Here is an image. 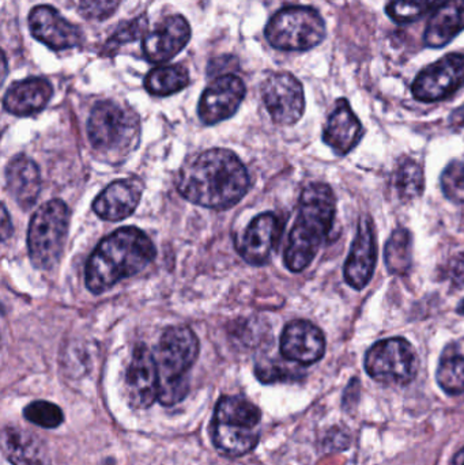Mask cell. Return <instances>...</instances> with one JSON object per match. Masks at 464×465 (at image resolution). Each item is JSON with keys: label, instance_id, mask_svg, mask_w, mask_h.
<instances>
[{"label": "cell", "instance_id": "obj_1", "mask_svg": "<svg viewBox=\"0 0 464 465\" xmlns=\"http://www.w3.org/2000/svg\"><path fill=\"white\" fill-rule=\"evenodd\" d=\"M177 191L191 203L226 210L250 190L247 168L231 150L212 149L188 158L177 174Z\"/></svg>", "mask_w": 464, "mask_h": 465}, {"label": "cell", "instance_id": "obj_2", "mask_svg": "<svg viewBox=\"0 0 464 465\" xmlns=\"http://www.w3.org/2000/svg\"><path fill=\"white\" fill-rule=\"evenodd\" d=\"M154 243L146 232L125 226L104 238L86 264V286L103 294L123 279L136 275L155 259Z\"/></svg>", "mask_w": 464, "mask_h": 465}, {"label": "cell", "instance_id": "obj_3", "mask_svg": "<svg viewBox=\"0 0 464 465\" xmlns=\"http://www.w3.org/2000/svg\"><path fill=\"white\" fill-rule=\"evenodd\" d=\"M335 210L337 201L329 185L313 183L302 191L285 251V264L291 272H301L313 262L334 225Z\"/></svg>", "mask_w": 464, "mask_h": 465}, {"label": "cell", "instance_id": "obj_4", "mask_svg": "<svg viewBox=\"0 0 464 465\" xmlns=\"http://www.w3.org/2000/svg\"><path fill=\"white\" fill-rule=\"evenodd\" d=\"M94 152L111 163H122L141 141V122L133 109L114 101L95 104L87 122Z\"/></svg>", "mask_w": 464, "mask_h": 465}, {"label": "cell", "instance_id": "obj_5", "mask_svg": "<svg viewBox=\"0 0 464 465\" xmlns=\"http://www.w3.org/2000/svg\"><path fill=\"white\" fill-rule=\"evenodd\" d=\"M198 354V338L190 328L171 327L163 333L154 357L160 376L158 401L163 406H173L187 396L188 371Z\"/></svg>", "mask_w": 464, "mask_h": 465}, {"label": "cell", "instance_id": "obj_6", "mask_svg": "<svg viewBox=\"0 0 464 465\" xmlns=\"http://www.w3.org/2000/svg\"><path fill=\"white\" fill-rule=\"evenodd\" d=\"M262 412L242 396H223L212 418V437L223 455L244 456L259 442Z\"/></svg>", "mask_w": 464, "mask_h": 465}, {"label": "cell", "instance_id": "obj_7", "mask_svg": "<svg viewBox=\"0 0 464 465\" xmlns=\"http://www.w3.org/2000/svg\"><path fill=\"white\" fill-rule=\"evenodd\" d=\"M70 212L67 204L54 199L43 204L30 221L27 246L30 260L38 270H51L62 259L67 240Z\"/></svg>", "mask_w": 464, "mask_h": 465}, {"label": "cell", "instance_id": "obj_8", "mask_svg": "<svg viewBox=\"0 0 464 465\" xmlns=\"http://www.w3.org/2000/svg\"><path fill=\"white\" fill-rule=\"evenodd\" d=\"M326 37V24L311 7H286L278 11L266 26V38L280 51L302 52L318 46Z\"/></svg>", "mask_w": 464, "mask_h": 465}, {"label": "cell", "instance_id": "obj_9", "mask_svg": "<svg viewBox=\"0 0 464 465\" xmlns=\"http://www.w3.org/2000/svg\"><path fill=\"white\" fill-rule=\"evenodd\" d=\"M416 350L403 338L378 341L365 355V371L376 381L408 385L419 371Z\"/></svg>", "mask_w": 464, "mask_h": 465}, {"label": "cell", "instance_id": "obj_10", "mask_svg": "<svg viewBox=\"0 0 464 465\" xmlns=\"http://www.w3.org/2000/svg\"><path fill=\"white\" fill-rule=\"evenodd\" d=\"M464 84V52L447 54L424 68L411 86L414 98L421 103L446 100Z\"/></svg>", "mask_w": 464, "mask_h": 465}, {"label": "cell", "instance_id": "obj_11", "mask_svg": "<svg viewBox=\"0 0 464 465\" xmlns=\"http://www.w3.org/2000/svg\"><path fill=\"white\" fill-rule=\"evenodd\" d=\"M264 105L277 124L293 125L305 109L304 89L291 74H272L262 86Z\"/></svg>", "mask_w": 464, "mask_h": 465}, {"label": "cell", "instance_id": "obj_12", "mask_svg": "<svg viewBox=\"0 0 464 465\" xmlns=\"http://www.w3.org/2000/svg\"><path fill=\"white\" fill-rule=\"evenodd\" d=\"M245 97V84L236 75L215 79L199 101V119L206 125H214L236 114Z\"/></svg>", "mask_w": 464, "mask_h": 465}, {"label": "cell", "instance_id": "obj_13", "mask_svg": "<svg viewBox=\"0 0 464 465\" xmlns=\"http://www.w3.org/2000/svg\"><path fill=\"white\" fill-rule=\"evenodd\" d=\"M29 29L33 37L54 51H64L82 43L81 29L60 15L56 8L37 5L29 15Z\"/></svg>", "mask_w": 464, "mask_h": 465}, {"label": "cell", "instance_id": "obj_14", "mask_svg": "<svg viewBox=\"0 0 464 465\" xmlns=\"http://www.w3.org/2000/svg\"><path fill=\"white\" fill-rule=\"evenodd\" d=\"M281 354L299 365H312L323 358L326 339L312 322L296 320L289 322L281 335Z\"/></svg>", "mask_w": 464, "mask_h": 465}, {"label": "cell", "instance_id": "obj_15", "mask_svg": "<svg viewBox=\"0 0 464 465\" xmlns=\"http://www.w3.org/2000/svg\"><path fill=\"white\" fill-rule=\"evenodd\" d=\"M282 232V223L272 213H264L251 221L244 234L240 238V256L252 265H263L269 262L277 249Z\"/></svg>", "mask_w": 464, "mask_h": 465}, {"label": "cell", "instance_id": "obj_16", "mask_svg": "<svg viewBox=\"0 0 464 465\" xmlns=\"http://www.w3.org/2000/svg\"><path fill=\"white\" fill-rule=\"evenodd\" d=\"M125 382L131 403L138 409H149L157 401L160 393L157 362L144 344H138L133 350Z\"/></svg>", "mask_w": 464, "mask_h": 465}, {"label": "cell", "instance_id": "obj_17", "mask_svg": "<svg viewBox=\"0 0 464 465\" xmlns=\"http://www.w3.org/2000/svg\"><path fill=\"white\" fill-rule=\"evenodd\" d=\"M376 260H378V246H376L375 226L370 217H364L360 223L359 232L345 262L343 276L346 283L356 290L364 289L375 272Z\"/></svg>", "mask_w": 464, "mask_h": 465}, {"label": "cell", "instance_id": "obj_18", "mask_svg": "<svg viewBox=\"0 0 464 465\" xmlns=\"http://www.w3.org/2000/svg\"><path fill=\"white\" fill-rule=\"evenodd\" d=\"M191 38V27L182 15H169L143 37V54L149 62L160 64L183 51Z\"/></svg>", "mask_w": 464, "mask_h": 465}, {"label": "cell", "instance_id": "obj_19", "mask_svg": "<svg viewBox=\"0 0 464 465\" xmlns=\"http://www.w3.org/2000/svg\"><path fill=\"white\" fill-rule=\"evenodd\" d=\"M143 185L138 179L112 183L93 203L95 214L104 221L119 223L133 214L141 202Z\"/></svg>", "mask_w": 464, "mask_h": 465}, {"label": "cell", "instance_id": "obj_20", "mask_svg": "<svg viewBox=\"0 0 464 465\" xmlns=\"http://www.w3.org/2000/svg\"><path fill=\"white\" fill-rule=\"evenodd\" d=\"M364 128L359 117L351 111L350 104L345 98H341L335 104L334 111L327 120L324 128V143L331 147L337 155L349 154L361 141Z\"/></svg>", "mask_w": 464, "mask_h": 465}, {"label": "cell", "instance_id": "obj_21", "mask_svg": "<svg viewBox=\"0 0 464 465\" xmlns=\"http://www.w3.org/2000/svg\"><path fill=\"white\" fill-rule=\"evenodd\" d=\"M54 94V87L44 78L15 82L5 93L3 105L14 116L26 117L43 111Z\"/></svg>", "mask_w": 464, "mask_h": 465}, {"label": "cell", "instance_id": "obj_22", "mask_svg": "<svg viewBox=\"0 0 464 465\" xmlns=\"http://www.w3.org/2000/svg\"><path fill=\"white\" fill-rule=\"evenodd\" d=\"M5 184L14 201L29 210L37 201L41 191L40 169L26 155H16L5 168Z\"/></svg>", "mask_w": 464, "mask_h": 465}, {"label": "cell", "instance_id": "obj_23", "mask_svg": "<svg viewBox=\"0 0 464 465\" xmlns=\"http://www.w3.org/2000/svg\"><path fill=\"white\" fill-rule=\"evenodd\" d=\"M3 452L13 465H51L48 448L35 433L8 426L3 431Z\"/></svg>", "mask_w": 464, "mask_h": 465}, {"label": "cell", "instance_id": "obj_24", "mask_svg": "<svg viewBox=\"0 0 464 465\" xmlns=\"http://www.w3.org/2000/svg\"><path fill=\"white\" fill-rule=\"evenodd\" d=\"M464 30V0H446L433 13L425 30L424 43L441 48Z\"/></svg>", "mask_w": 464, "mask_h": 465}, {"label": "cell", "instance_id": "obj_25", "mask_svg": "<svg viewBox=\"0 0 464 465\" xmlns=\"http://www.w3.org/2000/svg\"><path fill=\"white\" fill-rule=\"evenodd\" d=\"M190 84V74L183 64L160 65L147 74L144 87L152 95L166 97L179 93Z\"/></svg>", "mask_w": 464, "mask_h": 465}, {"label": "cell", "instance_id": "obj_26", "mask_svg": "<svg viewBox=\"0 0 464 465\" xmlns=\"http://www.w3.org/2000/svg\"><path fill=\"white\" fill-rule=\"evenodd\" d=\"M386 265L392 275L405 276L413 264V235L408 229L398 228L386 243Z\"/></svg>", "mask_w": 464, "mask_h": 465}, {"label": "cell", "instance_id": "obj_27", "mask_svg": "<svg viewBox=\"0 0 464 465\" xmlns=\"http://www.w3.org/2000/svg\"><path fill=\"white\" fill-rule=\"evenodd\" d=\"M394 185L400 201L410 202L424 193L425 177L421 165L413 158H403L394 173Z\"/></svg>", "mask_w": 464, "mask_h": 465}, {"label": "cell", "instance_id": "obj_28", "mask_svg": "<svg viewBox=\"0 0 464 465\" xmlns=\"http://www.w3.org/2000/svg\"><path fill=\"white\" fill-rule=\"evenodd\" d=\"M439 385L449 395L464 393V357L458 352H446L436 373Z\"/></svg>", "mask_w": 464, "mask_h": 465}, {"label": "cell", "instance_id": "obj_29", "mask_svg": "<svg viewBox=\"0 0 464 465\" xmlns=\"http://www.w3.org/2000/svg\"><path fill=\"white\" fill-rule=\"evenodd\" d=\"M441 0H392L387 5L386 13L397 24L417 21L432 10Z\"/></svg>", "mask_w": 464, "mask_h": 465}, {"label": "cell", "instance_id": "obj_30", "mask_svg": "<svg viewBox=\"0 0 464 465\" xmlns=\"http://www.w3.org/2000/svg\"><path fill=\"white\" fill-rule=\"evenodd\" d=\"M25 418L29 422L35 423L44 429L59 428L64 420L60 407L56 404L49 403V401H37L26 406L24 411Z\"/></svg>", "mask_w": 464, "mask_h": 465}, {"label": "cell", "instance_id": "obj_31", "mask_svg": "<svg viewBox=\"0 0 464 465\" xmlns=\"http://www.w3.org/2000/svg\"><path fill=\"white\" fill-rule=\"evenodd\" d=\"M441 190L446 198L457 204L464 203V163L452 161L441 174Z\"/></svg>", "mask_w": 464, "mask_h": 465}, {"label": "cell", "instance_id": "obj_32", "mask_svg": "<svg viewBox=\"0 0 464 465\" xmlns=\"http://www.w3.org/2000/svg\"><path fill=\"white\" fill-rule=\"evenodd\" d=\"M146 27L147 21L144 16H139V18L133 19V21L125 22L109 38L108 43L105 44L104 54H114L119 49V46L131 43V41L138 40V38L143 35Z\"/></svg>", "mask_w": 464, "mask_h": 465}, {"label": "cell", "instance_id": "obj_33", "mask_svg": "<svg viewBox=\"0 0 464 465\" xmlns=\"http://www.w3.org/2000/svg\"><path fill=\"white\" fill-rule=\"evenodd\" d=\"M122 0H79L82 15L93 21L109 18L119 7Z\"/></svg>", "mask_w": 464, "mask_h": 465}, {"label": "cell", "instance_id": "obj_34", "mask_svg": "<svg viewBox=\"0 0 464 465\" xmlns=\"http://www.w3.org/2000/svg\"><path fill=\"white\" fill-rule=\"evenodd\" d=\"M256 376L263 382L285 381L291 377V371L277 361L262 360L256 363Z\"/></svg>", "mask_w": 464, "mask_h": 465}, {"label": "cell", "instance_id": "obj_35", "mask_svg": "<svg viewBox=\"0 0 464 465\" xmlns=\"http://www.w3.org/2000/svg\"><path fill=\"white\" fill-rule=\"evenodd\" d=\"M449 276L457 287H464V253L455 256L449 262Z\"/></svg>", "mask_w": 464, "mask_h": 465}, {"label": "cell", "instance_id": "obj_36", "mask_svg": "<svg viewBox=\"0 0 464 465\" xmlns=\"http://www.w3.org/2000/svg\"><path fill=\"white\" fill-rule=\"evenodd\" d=\"M13 232V226H11L10 217H8L7 209L3 206L2 210V240L5 241L8 235Z\"/></svg>", "mask_w": 464, "mask_h": 465}, {"label": "cell", "instance_id": "obj_37", "mask_svg": "<svg viewBox=\"0 0 464 465\" xmlns=\"http://www.w3.org/2000/svg\"><path fill=\"white\" fill-rule=\"evenodd\" d=\"M451 465H464V448L460 452H458L457 456H455Z\"/></svg>", "mask_w": 464, "mask_h": 465}, {"label": "cell", "instance_id": "obj_38", "mask_svg": "<svg viewBox=\"0 0 464 465\" xmlns=\"http://www.w3.org/2000/svg\"><path fill=\"white\" fill-rule=\"evenodd\" d=\"M458 313L463 314L464 316V300L459 303V306H458Z\"/></svg>", "mask_w": 464, "mask_h": 465}]
</instances>
